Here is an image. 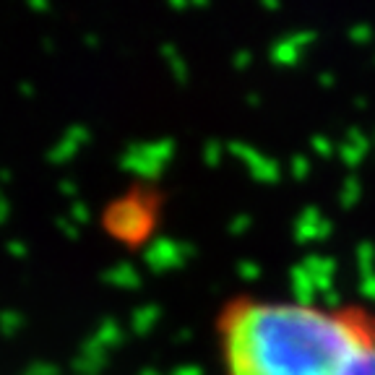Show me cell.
I'll return each instance as SVG.
<instances>
[{
	"instance_id": "cell-1",
	"label": "cell",
	"mask_w": 375,
	"mask_h": 375,
	"mask_svg": "<svg viewBox=\"0 0 375 375\" xmlns=\"http://www.w3.org/2000/svg\"><path fill=\"white\" fill-rule=\"evenodd\" d=\"M373 305L234 294L214 321L222 375H341Z\"/></svg>"
},
{
	"instance_id": "cell-2",
	"label": "cell",
	"mask_w": 375,
	"mask_h": 375,
	"mask_svg": "<svg viewBox=\"0 0 375 375\" xmlns=\"http://www.w3.org/2000/svg\"><path fill=\"white\" fill-rule=\"evenodd\" d=\"M341 375H375V305L370 307V321L365 328L357 349L352 352L349 363L344 365Z\"/></svg>"
}]
</instances>
